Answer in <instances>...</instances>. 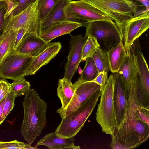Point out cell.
<instances>
[{
	"mask_svg": "<svg viewBox=\"0 0 149 149\" xmlns=\"http://www.w3.org/2000/svg\"><path fill=\"white\" fill-rule=\"evenodd\" d=\"M143 105H145L138 92L136 74L127 90L123 125L112 134L123 149L135 148L145 142L149 137V125L141 120L139 112Z\"/></svg>",
	"mask_w": 149,
	"mask_h": 149,
	"instance_id": "obj_1",
	"label": "cell"
},
{
	"mask_svg": "<svg viewBox=\"0 0 149 149\" xmlns=\"http://www.w3.org/2000/svg\"><path fill=\"white\" fill-rule=\"evenodd\" d=\"M22 104L24 117L21 133L27 143L31 144L40 135L46 125L47 105L34 89L25 95Z\"/></svg>",
	"mask_w": 149,
	"mask_h": 149,
	"instance_id": "obj_2",
	"label": "cell"
},
{
	"mask_svg": "<svg viewBox=\"0 0 149 149\" xmlns=\"http://www.w3.org/2000/svg\"><path fill=\"white\" fill-rule=\"evenodd\" d=\"M101 91L100 90L93 94L75 111L62 118L55 131L56 134L65 138L74 137L76 135L95 107Z\"/></svg>",
	"mask_w": 149,
	"mask_h": 149,
	"instance_id": "obj_3",
	"label": "cell"
},
{
	"mask_svg": "<svg viewBox=\"0 0 149 149\" xmlns=\"http://www.w3.org/2000/svg\"><path fill=\"white\" fill-rule=\"evenodd\" d=\"M115 79L111 74L101 90L100 102L96 113V119L102 132L107 134H113L115 129L113 102Z\"/></svg>",
	"mask_w": 149,
	"mask_h": 149,
	"instance_id": "obj_4",
	"label": "cell"
},
{
	"mask_svg": "<svg viewBox=\"0 0 149 149\" xmlns=\"http://www.w3.org/2000/svg\"><path fill=\"white\" fill-rule=\"evenodd\" d=\"M85 36L95 38L99 47L106 52L123 42L119 28L113 20H99L87 23Z\"/></svg>",
	"mask_w": 149,
	"mask_h": 149,
	"instance_id": "obj_5",
	"label": "cell"
},
{
	"mask_svg": "<svg viewBox=\"0 0 149 149\" xmlns=\"http://www.w3.org/2000/svg\"><path fill=\"white\" fill-rule=\"evenodd\" d=\"M88 2L110 17L118 26L136 14L138 6L131 0H80Z\"/></svg>",
	"mask_w": 149,
	"mask_h": 149,
	"instance_id": "obj_6",
	"label": "cell"
},
{
	"mask_svg": "<svg viewBox=\"0 0 149 149\" xmlns=\"http://www.w3.org/2000/svg\"><path fill=\"white\" fill-rule=\"evenodd\" d=\"M64 12L66 17L70 20L86 24L99 20L113 21L94 6L80 0H71L65 7Z\"/></svg>",
	"mask_w": 149,
	"mask_h": 149,
	"instance_id": "obj_7",
	"label": "cell"
},
{
	"mask_svg": "<svg viewBox=\"0 0 149 149\" xmlns=\"http://www.w3.org/2000/svg\"><path fill=\"white\" fill-rule=\"evenodd\" d=\"M34 57L12 51L0 65V78L13 81L24 77Z\"/></svg>",
	"mask_w": 149,
	"mask_h": 149,
	"instance_id": "obj_8",
	"label": "cell"
},
{
	"mask_svg": "<svg viewBox=\"0 0 149 149\" xmlns=\"http://www.w3.org/2000/svg\"><path fill=\"white\" fill-rule=\"evenodd\" d=\"M118 27L126 52H130L134 41L149 27V8Z\"/></svg>",
	"mask_w": 149,
	"mask_h": 149,
	"instance_id": "obj_9",
	"label": "cell"
},
{
	"mask_svg": "<svg viewBox=\"0 0 149 149\" xmlns=\"http://www.w3.org/2000/svg\"><path fill=\"white\" fill-rule=\"evenodd\" d=\"M130 52L134 56L136 67L138 90L141 99L146 105H149V70L141 51L138 38L133 42Z\"/></svg>",
	"mask_w": 149,
	"mask_h": 149,
	"instance_id": "obj_10",
	"label": "cell"
},
{
	"mask_svg": "<svg viewBox=\"0 0 149 149\" xmlns=\"http://www.w3.org/2000/svg\"><path fill=\"white\" fill-rule=\"evenodd\" d=\"M75 82L76 88L70 102L64 109L56 112L61 118L75 111L91 95L101 90L100 86L94 82L84 81L79 78Z\"/></svg>",
	"mask_w": 149,
	"mask_h": 149,
	"instance_id": "obj_11",
	"label": "cell"
},
{
	"mask_svg": "<svg viewBox=\"0 0 149 149\" xmlns=\"http://www.w3.org/2000/svg\"><path fill=\"white\" fill-rule=\"evenodd\" d=\"M113 75L115 79L113 93L115 118V130H118L122 127L125 120L127 91L118 72H117L114 73Z\"/></svg>",
	"mask_w": 149,
	"mask_h": 149,
	"instance_id": "obj_12",
	"label": "cell"
},
{
	"mask_svg": "<svg viewBox=\"0 0 149 149\" xmlns=\"http://www.w3.org/2000/svg\"><path fill=\"white\" fill-rule=\"evenodd\" d=\"M70 34L69 51L67 62L65 64L64 77L71 81L81 61L82 48L88 37H83L81 34L76 36Z\"/></svg>",
	"mask_w": 149,
	"mask_h": 149,
	"instance_id": "obj_13",
	"label": "cell"
},
{
	"mask_svg": "<svg viewBox=\"0 0 149 149\" xmlns=\"http://www.w3.org/2000/svg\"><path fill=\"white\" fill-rule=\"evenodd\" d=\"M49 43L40 37L38 29L29 28L15 51L35 57L46 48Z\"/></svg>",
	"mask_w": 149,
	"mask_h": 149,
	"instance_id": "obj_14",
	"label": "cell"
},
{
	"mask_svg": "<svg viewBox=\"0 0 149 149\" xmlns=\"http://www.w3.org/2000/svg\"><path fill=\"white\" fill-rule=\"evenodd\" d=\"M38 0L18 14L4 20L2 32L10 30H19L29 26L38 13Z\"/></svg>",
	"mask_w": 149,
	"mask_h": 149,
	"instance_id": "obj_15",
	"label": "cell"
},
{
	"mask_svg": "<svg viewBox=\"0 0 149 149\" xmlns=\"http://www.w3.org/2000/svg\"><path fill=\"white\" fill-rule=\"evenodd\" d=\"M61 47V44L59 42L49 43L44 51L34 57L26 71L25 76L35 74L54 58Z\"/></svg>",
	"mask_w": 149,
	"mask_h": 149,
	"instance_id": "obj_16",
	"label": "cell"
},
{
	"mask_svg": "<svg viewBox=\"0 0 149 149\" xmlns=\"http://www.w3.org/2000/svg\"><path fill=\"white\" fill-rule=\"evenodd\" d=\"M86 23L71 20L59 22L51 26L41 33L40 37L47 43L61 36L69 34L80 27H85Z\"/></svg>",
	"mask_w": 149,
	"mask_h": 149,
	"instance_id": "obj_17",
	"label": "cell"
},
{
	"mask_svg": "<svg viewBox=\"0 0 149 149\" xmlns=\"http://www.w3.org/2000/svg\"><path fill=\"white\" fill-rule=\"evenodd\" d=\"M74 137L65 138L57 135L54 132L48 133L38 141L36 146L43 145L50 149H79L80 147L76 146Z\"/></svg>",
	"mask_w": 149,
	"mask_h": 149,
	"instance_id": "obj_18",
	"label": "cell"
},
{
	"mask_svg": "<svg viewBox=\"0 0 149 149\" xmlns=\"http://www.w3.org/2000/svg\"><path fill=\"white\" fill-rule=\"evenodd\" d=\"M71 0H60L45 19L40 22L39 31L40 35L51 26L60 22L70 20L66 18L64 10Z\"/></svg>",
	"mask_w": 149,
	"mask_h": 149,
	"instance_id": "obj_19",
	"label": "cell"
},
{
	"mask_svg": "<svg viewBox=\"0 0 149 149\" xmlns=\"http://www.w3.org/2000/svg\"><path fill=\"white\" fill-rule=\"evenodd\" d=\"M125 59L118 72L121 76L127 90H128L137 74L134 56L131 52H127Z\"/></svg>",
	"mask_w": 149,
	"mask_h": 149,
	"instance_id": "obj_20",
	"label": "cell"
},
{
	"mask_svg": "<svg viewBox=\"0 0 149 149\" xmlns=\"http://www.w3.org/2000/svg\"><path fill=\"white\" fill-rule=\"evenodd\" d=\"M57 86V95L62 106L56 112L63 110L68 105L75 92L76 84L75 82L72 83L71 81L64 77L59 79Z\"/></svg>",
	"mask_w": 149,
	"mask_h": 149,
	"instance_id": "obj_21",
	"label": "cell"
},
{
	"mask_svg": "<svg viewBox=\"0 0 149 149\" xmlns=\"http://www.w3.org/2000/svg\"><path fill=\"white\" fill-rule=\"evenodd\" d=\"M107 53L110 71L113 73L118 72L127 56L126 51L123 42L110 49Z\"/></svg>",
	"mask_w": 149,
	"mask_h": 149,
	"instance_id": "obj_22",
	"label": "cell"
},
{
	"mask_svg": "<svg viewBox=\"0 0 149 149\" xmlns=\"http://www.w3.org/2000/svg\"><path fill=\"white\" fill-rule=\"evenodd\" d=\"M18 30H10L2 32L0 35V65L13 51Z\"/></svg>",
	"mask_w": 149,
	"mask_h": 149,
	"instance_id": "obj_23",
	"label": "cell"
},
{
	"mask_svg": "<svg viewBox=\"0 0 149 149\" xmlns=\"http://www.w3.org/2000/svg\"><path fill=\"white\" fill-rule=\"evenodd\" d=\"M85 61V65L79 78L84 81H91L95 78L99 72L92 57L87 58Z\"/></svg>",
	"mask_w": 149,
	"mask_h": 149,
	"instance_id": "obj_24",
	"label": "cell"
},
{
	"mask_svg": "<svg viewBox=\"0 0 149 149\" xmlns=\"http://www.w3.org/2000/svg\"><path fill=\"white\" fill-rule=\"evenodd\" d=\"M99 72L110 71V66L107 52L98 47L92 56Z\"/></svg>",
	"mask_w": 149,
	"mask_h": 149,
	"instance_id": "obj_25",
	"label": "cell"
},
{
	"mask_svg": "<svg viewBox=\"0 0 149 149\" xmlns=\"http://www.w3.org/2000/svg\"><path fill=\"white\" fill-rule=\"evenodd\" d=\"M30 86V82L24 77L10 83V91L14 93L17 97L25 95L31 89Z\"/></svg>",
	"mask_w": 149,
	"mask_h": 149,
	"instance_id": "obj_26",
	"label": "cell"
},
{
	"mask_svg": "<svg viewBox=\"0 0 149 149\" xmlns=\"http://www.w3.org/2000/svg\"><path fill=\"white\" fill-rule=\"evenodd\" d=\"M87 37L82 48L81 61H85L87 58L92 57L97 48L99 47L95 37L91 36Z\"/></svg>",
	"mask_w": 149,
	"mask_h": 149,
	"instance_id": "obj_27",
	"label": "cell"
},
{
	"mask_svg": "<svg viewBox=\"0 0 149 149\" xmlns=\"http://www.w3.org/2000/svg\"><path fill=\"white\" fill-rule=\"evenodd\" d=\"M60 0H38V7L40 22L43 21Z\"/></svg>",
	"mask_w": 149,
	"mask_h": 149,
	"instance_id": "obj_28",
	"label": "cell"
},
{
	"mask_svg": "<svg viewBox=\"0 0 149 149\" xmlns=\"http://www.w3.org/2000/svg\"><path fill=\"white\" fill-rule=\"evenodd\" d=\"M37 146H31V144L25 143L16 140L7 142L0 141V149H37Z\"/></svg>",
	"mask_w": 149,
	"mask_h": 149,
	"instance_id": "obj_29",
	"label": "cell"
},
{
	"mask_svg": "<svg viewBox=\"0 0 149 149\" xmlns=\"http://www.w3.org/2000/svg\"><path fill=\"white\" fill-rule=\"evenodd\" d=\"M17 96L13 93L10 91L6 97L4 105L2 118L4 121L12 110L14 106V102Z\"/></svg>",
	"mask_w": 149,
	"mask_h": 149,
	"instance_id": "obj_30",
	"label": "cell"
},
{
	"mask_svg": "<svg viewBox=\"0 0 149 149\" xmlns=\"http://www.w3.org/2000/svg\"><path fill=\"white\" fill-rule=\"evenodd\" d=\"M18 4L13 10L10 17L16 15L27 8L36 0H16Z\"/></svg>",
	"mask_w": 149,
	"mask_h": 149,
	"instance_id": "obj_31",
	"label": "cell"
},
{
	"mask_svg": "<svg viewBox=\"0 0 149 149\" xmlns=\"http://www.w3.org/2000/svg\"><path fill=\"white\" fill-rule=\"evenodd\" d=\"M107 72L103 71L99 72L95 78L91 81L101 86V90L103 89L108 79Z\"/></svg>",
	"mask_w": 149,
	"mask_h": 149,
	"instance_id": "obj_32",
	"label": "cell"
},
{
	"mask_svg": "<svg viewBox=\"0 0 149 149\" xmlns=\"http://www.w3.org/2000/svg\"><path fill=\"white\" fill-rule=\"evenodd\" d=\"M10 92V83L6 79L0 80V101L6 97Z\"/></svg>",
	"mask_w": 149,
	"mask_h": 149,
	"instance_id": "obj_33",
	"label": "cell"
},
{
	"mask_svg": "<svg viewBox=\"0 0 149 149\" xmlns=\"http://www.w3.org/2000/svg\"><path fill=\"white\" fill-rule=\"evenodd\" d=\"M29 26L18 30L13 47V51H15L17 49L23 37L27 33Z\"/></svg>",
	"mask_w": 149,
	"mask_h": 149,
	"instance_id": "obj_34",
	"label": "cell"
},
{
	"mask_svg": "<svg viewBox=\"0 0 149 149\" xmlns=\"http://www.w3.org/2000/svg\"><path fill=\"white\" fill-rule=\"evenodd\" d=\"M7 9V4L0 7V33H2V27L4 22V15Z\"/></svg>",
	"mask_w": 149,
	"mask_h": 149,
	"instance_id": "obj_35",
	"label": "cell"
},
{
	"mask_svg": "<svg viewBox=\"0 0 149 149\" xmlns=\"http://www.w3.org/2000/svg\"><path fill=\"white\" fill-rule=\"evenodd\" d=\"M6 97L0 101V125L4 121L3 119L2 115L4 105Z\"/></svg>",
	"mask_w": 149,
	"mask_h": 149,
	"instance_id": "obj_36",
	"label": "cell"
},
{
	"mask_svg": "<svg viewBox=\"0 0 149 149\" xmlns=\"http://www.w3.org/2000/svg\"><path fill=\"white\" fill-rule=\"evenodd\" d=\"M149 3L148 0H142L141 3L146 7V8H148Z\"/></svg>",
	"mask_w": 149,
	"mask_h": 149,
	"instance_id": "obj_37",
	"label": "cell"
},
{
	"mask_svg": "<svg viewBox=\"0 0 149 149\" xmlns=\"http://www.w3.org/2000/svg\"><path fill=\"white\" fill-rule=\"evenodd\" d=\"M7 5L6 2L4 1H0V7H1L5 6Z\"/></svg>",
	"mask_w": 149,
	"mask_h": 149,
	"instance_id": "obj_38",
	"label": "cell"
},
{
	"mask_svg": "<svg viewBox=\"0 0 149 149\" xmlns=\"http://www.w3.org/2000/svg\"><path fill=\"white\" fill-rule=\"evenodd\" d=\"M78 66H79V67H78V70L79 72V74H81V73L82 71V70L81 68H80V67L79 66V65Z\"/></svg>",
	"mask_w": 149,
	"mask_h": 149,
	"instance_id": "obj_39",
	"label": "cell"
},
{
	"mask_svg": "<svg viewBox=\"0 0 149 149\" xmlns=\"http://www.w3.org/2000/svg\"><path fill=\"white\" fill-rule=\"evenodd\" d=\"M137 1H139L140 3H141L142 1V0H136Z\"/></svg>",
	"mask_w": 149,
	"mask_h": 149,
	"instance_id": "obj_40",
	"label": "cell"
},
{
	"mask_svg": "<svg viewBox=\"0 0 149 149\" xmlns=\"http://www.w3.org/2000/svg\"><path fill=\"white\" fill-rule=\"evenodd\" d=\"M5 0H0V1H4Z\"/></svg>",
	"mask_w": 149,
	"mask_h": 149,
	"instance_id": "obj_41",
	"label": "cell"
},
{
	"mask_svg": "<svg viewBox=\"0 0 149 149\" xmlns=\"http://www.w3.org/2000/svg\"></svg>",
	"mask_w": 149,
	"mask_h": 149,
	"instance_id": "obj_42",
	"label": "cell"
},
{
	"mask_svg": "<svg viewBox=\"0 0 149 149\" xmlns=\"http://www.w3.org/2000/svg\"></svg>",
	"mask_w": 149,
	"mask_h": 149,
	"instance_id": "obj_43",
	"label": "cell"
}]
</instances>
